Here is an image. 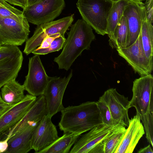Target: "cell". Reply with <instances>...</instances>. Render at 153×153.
Listing matches in <instances>:
<instances>
[{
    "label": "cell",
    "instance_id": "obj_22",
    "mask_svg": "<svg viewBox=\"0 0 153 153\" xmlns=\"http://www.w3.org/2000/svg\"><path fill=\"white\" fill-rule=\"evenodd\" d=\"M129 0H113V4L107 20V35L111 39L115 27L123 15Z\"/></svg>",
    "mask_w": 153,
    "mask_h": 153
},
{
    "label": "cell",
    "instance_id": "obj_33",
    "mask_svg": "<svg viewBox=\"0 0 153 153\" xmlns=\"http://www.w3.org/2000/svg\"><path fill=\"white\" fill-rule=\"evenodd\" d=\"M13 105H10L4 102H0V117Z\"/></svg>",
    "mask_w": 153,
    "mask_h": 153
},
{
    "label": "cell",
    "instance_id": "obj_39",
    "mask_svg": "<svg viewBox=\"0 0 153 153\" xmlns=\"http://www.w3.org/2000/svg\"><path fill=\"white\" fill-rule=\"evenodd\" d=\"M2 45L1 44V43L0 42V47H1V46Z\"/></svg>",
    "mask_w": 153,
    "mask_h": 153
},
{
    "label": "cell",
    "instance_id": "obj_30",
    "mask_svg": "<svg viewBox=\"0 0 153 153\" xmlns=\"http://www.w3.org/2000/svg\"><path fill=\"white\" fill-rule=\"evenodd\" d=\"M59 36L62 35L60 34H58L46 37L43 39L40 45L38 48L40 49L48 48L54 39Z\"/></svg>",
    "mask_w": 153,
    "mask_h": 153
},
{
    "label": "cell",
    "instance_id": "obj_9",
    "mask_svg": "<svg viewBox=\"0 0 153 153\" xmlns=\"http://www.w3.org/2000/svg\"><path fill=\"white\" fill-rule=\"evenodd\" d=\"M30 26L27 20L20 22L0 17V42L1 45H22L28 39Z\"/></svg>",
    "mask_w": 153,
    "mask_h": 153
},
{
    "label": "cell",
    "instance_id": "obj_38",
    "mask_svg": "<svg viewBox=\"0 0 153 153\" xmlns=\"http://www.w3.org/2000/svg\"><path fill=\"white\" fill-rule=\"evenodd\" d=\"M139 0L140 1H144V0Z\"/></svg>",
    "mask_w": 153,
    "mask_h": 153
},
{
    "label": "cell",
    "instance_id": "obj_36",
    "mask_svg": "<svg viewBox=\"0 0 153 153\" xmlns=\"http://www.w3.org/2000/svg\"><path fill=\"white\" fill-rule=\"evenodd\" d=\"M4 102L2 100V99L1 98V92L0 91V102Z\"/></svg>",
    "mask_w": 153,
    "mask_h": 153
},
{
    "label": "cell",
    "instance_id": "obj_16",
    "mask_svg": "<svg viewBox=\"0 0 153 153\" xmlns=\"http://www.w3.org/2000/svg\"><path fill=\"white\" fill-rule=\"evenodd\" d=\"M47 114L46 102L43 95L38 96L30 109L13 127L0 135V140L9 139L21 130L30 125L37 126L42 117Z\"/></svg>",
    "mask_w": 153,
    "mask_h": 153
},
{
    "label": "cell",
    "instance_id": "obj_4",
    "mask_svg": "<svg viewBox=\"0 0 153 153\" xmlns=\"http://www.w3.org/2000/svg\"><path fill=\"white\" fill-rule=\"evenodd\" d=\"M132 97L129 108L134 107L140 119L153 114V76L151 74L133 82Z\"/></svg>",
    "mask_w": 153,
    "mask_h": 153
},
{
    "label": "cell",
    "instance_id": "obj_24",
    "mask_svg": "<svg viewBox=\"0 0 153 153\" xmlns=\"http://www.w3.org/2000/svg\"><path fill=\"white\" fill-rule=\"evenodd\" d=\"M147 19L143 23L140 32L143 48L147 58L153 62V26Z\"/></svg>",
    "mask_w": 153,
    "mask_h": 153
},
{
    "label": "cell",
    "instance_id": "obj_18",
    "mask_svg": "<svg viewBox=\"0 0 153 153\" xmlns=\"http://www.w3.org/2000/svg\"><path fill=\"white\" fill-rule=\"evenodd\" d=\"M114 153H132L145 134L143 126L137 114L130 119L129 124Z\"/></svg>",
    "mask_w": 153,
    "mask_h": 153
},
{
    "label": "cell",
    "instance_id": "obj_14",
    "mask_svg": "<svg viewBox=\"0 0 153 153\" xmlns=\"http://www.w3.org/2000/svg\"><path fill=\"white\" fill-rule=\"evenodd\" d=\"M99 100L107 105L113 119L117 124L128 126L130 101L127 97L120 94L115 88H111L105 91Z\"/></svg>",
    "mask_w": 153,
    "mask_h": 153
},
{
    "label": "cell",
    "instance_id": "obj_17",
    "mask_svg": "<svg viewBox=\"0 0 153 153\" xmlns=\"http://www.w3.org/2000/svg\"><path fill=\"white\" fill-rule=\"evenodd\" d=\"M36 96L27 94L24 99L6 111L0 117V135L15 126L35 102Z\"/></svg>",
    "mask_w": 153,
    "mask_h": 153
},
{
    "label": "cell",
    "instance_id": "obj_23",
    "mask_svg": "<svg viewBox=\"0 0 153 153\" xmlns=\"http://www.w3.org/2000/svg\"><path fill=\"white\" fill-rule=\"evenodd\" d=\"M127 33L126 19L123 15L117 25L111 38L109 40V45L116 49L125 48Z\"/></svg>",
    "mask_w": 153,
    "mask_h": 153
},
{
    "label": "cell",
    "instance_id": "obj_25",
    "mask_svg": "<svg viewBox=\"0 0 153 153\" xmlns=\"http://www.w3.org/2000/svg\"><path fill=\"white\" fill-rule=\"evenodd\" d=\"M126 130V126L119 124L106 137L105 142L104 153H114Z\"/></svg>",
    "mask_w": 153,
    "mask_h": 153
},
{
    "label": "cell",
    "instance_id": "obj_20",
    "mask_svg": "<svg viewBox=\"0 0 153 153\" xmlns=\"http://www.w3.org/2000/svg\"><path fill=\"white\" fill-rule=\"evenodd\" d=\"M1 89V96L6 103L14 105L21 102L24 99L25 88L13 79L5 84Z\"/></svg>",
    "mask_w": 153,
    "mask_h": 153
},
{
    "label": "cell",
    "instance_id": "obj_31",
    "mask_svg": "<svg viewBox=\"0 0 153 153\" xmlns=\"http://www.w3.org/2000/svg\"><path fill=\"white\" fill-rule=\"evenodd\" d=\"M9 138H6L2 140H0V153H5L8 148V141Z\"/></svg>",
    "mask_w": 153,
    "mask_h": 153
},
{
    "label": "cell",
    "instance_id": "obj_2",
    "mask_svg": "<svg viewBox=\"0 0 153 153\" xmlns=\"http://www.w3.org/2000/svg\"><path fill=\"white\" fill-rule=\"evenodd\" d=\"M95 38L91 27L83 19L71 27L61 53L55 58L59 69L68 70L75 59L85 50H89Z\"/></svg>",
    "mask_w": 153,
    "mask_h": 153
},
{
    "label": "cell",
    "instance_id": "obj_15",
    "mask_svg": "<svg viewBox=\"0 0 153 153\" xmlns=\"http://www.w3.org/2000/svg\"><path fill=\"white\" fill-rule=\"evenodd\" d=\"M48 115L44 116L34 129L31 140V148L35 153L44 149L59 137L56 126Z\"/></svg>",
    "mask_w": 153,
    "mask_h": 153
},
{
    "label": "cell",
    "instance_id": "obj_5",
    "mask_svg": "<svg viewBox=\"0 0 153 153\" xmlns=\"http://www.w3.org/2000/svg\"><path fill=\"white\" fill-rule=\"evenodd\" d=\"M117 126L102 123L95 126L78 139L69 153H104L105 139Z\"/></svg>",
    "mask_w": 153,
    "mask_h": 153
},
{
    "label": "cell",
    "instance_id": "obj_34",
    "mask_svg": "<svg viewBox=\"0 0 153 153\" xmlns=\"http://www.w3.org/2000/svg\"><path fill=\"white\" fill-rule=\"evenodd\" d=\"M137 153H153V152L150 144L147 146L139 149Z\"/></svg>",
    "mask_w": 153,
    "mask_h": 153
},
{
    "label": "cell",
    "instance_id": "obj_6",
    "mask_svg": "<svg viewBox=\"0 0 153 153\" xmlns=\"http://www.w3.org/2000/svg\"><path fill=\"white\" fill-rule=\"evenodd\" d=\"M64 0H41L23 9L28 22L37 25L53 21L59 16L65 6Z\"/></svg>",
    "mask_w": 153,
    "mask_h": 153
},
{
    "label": "cell",
    "instance_id": "obj_11",
    "mask_svg": "<svg viewBox=\"0 0 153 153\" xmlns=\"http://www.w3.org/2000/svg\"><path fill=\"white\" fill-rule=\"evenodd\" d=\"M23 85L30 94L39 96L43 94L50 77L46 74L39 55L29 58L27 74Z\"/></svg>",
    "mask_w": 153,
    "mask_h": 153
},
{
    "label": "cell",
    "instance_id": "obj_12",
    "mask_svg": "<svg viewBox=\"0 0 153 153\" xmlns=\"http://www.w3.org/2000/svg\"><path fill=\"white\" fill-rule=\"evenodd\" d=\"M118 54L131 66L135 73L141 76L151 74L153 62L146 57L140 34L136 41L128 47L117 49Z\"/></svg>",
    "mask_w": 153,
    "mask_h": 153
},
{
    "label": "cell",
    "instance_id": "obj_27",
    "mask_svg": "<svg viewBox=\"0 0 153 153\" xmlns=\"http://www.w3.org/2000/svg\"><path fill=\"white\" fill-rule=\"evenodd\" d=\"M65 39V36H59L54 39L48 48L40 49L37 48L32 53L35 55H45L59 51L63 48Z\"/></svg>",
    "mask_w": 153,
    "mask_h": 153
},
{
    "label": "cell",
    "instance_id": "obj_29",
    "mask_svg": "<svg viewBox=\"0 0 153 153\" xmlns=\"http://www.w3.org/2000/svg\"><path fill=\"white\" fill-rule=\"evenodd\" d=\"M144 7L147 19L152 24L153 21V0H146Z\"/></svg>",
    "mask_w": 153,
    "mask_h": 153
},
{
    "label": "cell",
    "instance_id": "obj_19",
    "mask_svg": "<svg viewBox=\"0 0 153 153\" xmlns=\"http://www.w3.org/2000/svg\"><path fill=\"white\" fill-rule=\"evenodd\" d=\"M36 126H29L12 136L8 141V148L5 153H27L30 151L31 136Z\"/></svg>",
    "mask_w": 153,
    "mask_h": 153
},
{
    "label": "cell",
    "instance_id": "obj_28",
    "mask_svg": "<svg viewBox=\"0 0 153 153\" xmlns=\"http://www.w3.org/2000/svg\"><path fill=\"white\" fill-rule=\"evenodd\" d=\"M97 103L103 123L110 126H115L118 125L113 120L107 105L103 101L99 100L97 102Z\"/></svg>",
    "mask_w": 153,
    "mask_h": 153
},
{
    "label": "cell",
    "instance_id": "obj_13",
    "mask_svg": "<svg viewBox=\"0 0 153 153\" xmlns=\"http://www.w3.org/2000/svg\"><path fill=\"white\" fill-rule=\"evenodd\" d=\"M123 15L126 17L128 28L126 48L137 40L147 19L144 4L138 0H129Z\"/></svg>",
    "mask_w": 153,
    "mask_h": 153
},
{
    "label": "cell",
    "instance_id": "obj_3",
    "mask_svg": "<svg viewBox=\"0 0 153 153\" xmlns=\"http://www.w3.org/2000/svg\"><path fill=\"white\" fill-rule=\"evenodd\" d=\"M113 0H78L76 3L82 19L99 34H107V20Z\"/></svg>",
    "mask_w": 153,
    "mask_h": 153
},
{
    "label": "cell",
    "instance_id": "obj_26",
    "mask_svg": "<svg viewBox=\"0 0 153 153\" xmlns=\"http://www.w3.org/2000/svg\"><path fill=\"white\" fill-rule=\"evenodd\" d=\"M0 17L10 18L20 22L27 20L22 11L13 7L4 0H0Z\"/></svg>",
    "mask_w": 153,
    "mask_h": 153
},
{
    "label": "cell",
    "instance_id": "obj_37",
    "mask_svg": "<svg viewBox=\"0 0 153 153\" xmlns=\"http://www.w3.org/2000/svg\"><path fill=\"white\" fill-rule=\"evenodd\" d=\"M23 1L24 3H25V4L26 7L27 0H23Z\"/></svg>",
    "mask_w": 153,
    "mask_h": 153
},
{
    "label": "cell",
    "instance_id": "obj_8",
    "mask_svg": "<svg viewBox=\"0 0 153 153\" xmlns=\"http://www.w3.org/2000/svg\"><path fill=\"white\" fill-rule=\"evenodd\" d=\"M23 60L22 53L17 46L2 45L0 47V89L9 81L16 79Z\"/></svg>",
    "mask_w": 153,
    "mask_h": 153
},
{
    "label": "cell",
    "instance_id": "obj_21",
    "mask_svg": "<svg viewBox=\"0 0 153 153\" xmlns=\"http://www.w3.org/2000/svg\"><path fill=\"white\" fill-rule=\"evenodd\" d=\"M80 135L68 132L64 133L48 147L39 153H68Z\"/></svg>",
    "mask_w": 153,
    "mask_h": 153
},
{
    "label": "cell",
    "instance_id": "obj_35",
    "mask_svg": "<svg viewBox=\"0 0 153 153\" xmlns=\"http://www.w3.org/2000/svg\"><path fill=\"white\" fill-rule=\"evenodd\" d=\"M41 0H27L26 7L30 6L36 4Z\"/></svg>",
    "mask_w": 153,
    "mask_h": 153
},
{
    "label": "cell",
    "instance_id": "obj_1",
    "mask_svg": "<svg viewBox=\"0 0 153 153\" xmlns=\"http://www.w3.org/2000/svg\"><path fill=\"white\" fill-rule=\"evenodd\" d=\"M58 124L60 130L81 135L103 123L97 102L88 101L69 106L61 111Z\"/></svg>",
    "mask_w": 153,
    "mask_h": 153
},
{
    "label": "cell",
    "instance_id": "obj_10",
    "mask_svg": "<svg viewBox=\"0 0 153 153\" xmlns=\"http://www.w3.org/2000/svg\"><path fill=\"white\" fill-rule=\"evenodd\" d=\"M72 75L71 71L67 77H50L43 95L46 102L47 115L50 117L64 108L62 103L63 95Z\"/></svg>",
    "mask_w": 153,
    "mask_h": 153
},
{
    "label": "cell",
    "instance_id": "obj_7",
    "mask_svg": "<svg viewBox=\"0 0 153 153\" xmlns=\"http://www.w3.org/2000/svg\"><path fill=\"white\" fill-rule=\"evenodd\" d=\"M74 14L57 20L37 25L33 35L26 41L24 52L28 55L39 46L46 37L60 34L64 35L74 20Z\"/></svg>",
    "mask_w": 153,
    "mask_h": 153
},
{
    "label": "cell",
    "instance_id": "obj_32",
    "mask_svg": "<svg viewBox=\"0 0 153 153\" xmlns=\"http://www.w3.org/2000/svg\"><path fill=\"white\" fill-rule=\"evenodd\" d=\"M8 3L22 8L23 9L26 7V5L23 0H4Z\"/></svg>",
    "mask_w": 153,
    "mask_h": 153
}]
</instances>
